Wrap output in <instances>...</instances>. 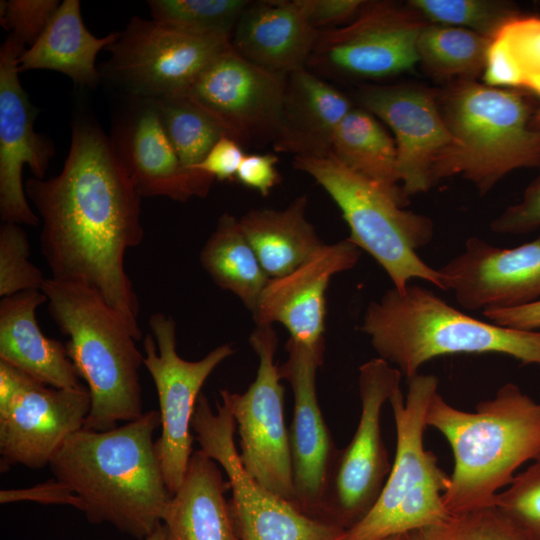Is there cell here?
<instances>
[{"instance_id": "1", "label": "cell", "mask_w": 540, "mask_h": 540, "mask_svg": "<svg viewBox=\"0 0 540 540\" xmlns=\"http://www.w3.org/2000/svg\"><path fill=\"white\" fill-rule=\"evenodd\" d=\"M24 187L42 222L40 247L50 278L94 290L140 340L139 302L125 254L144 237L141 196L111 138L98 125L76 120L61 172L30 178Z\"/></svg>"}, {"instance_id": "2", "label": "cell", "mask_w": 540, "mask_h": 540, "mask_svg": "<svg viewBox=\"0 0 540 540\" xmlns=\"http://www.w3.org/2000/svg\"><path fill=\"white\" fill-rule=\"evenodd\" d=\"M160 425L159 411L150 410L108 431L82 428L55 453L51 472L80 499L90 523L140 540L162 523L172 494L153 439Z\"/></svg>"}, {"instance_id": "3", "label": "cell", "mask_w": 540, "mask_h": 540, "mask_svg": "<svg viewBox=\"0 0 540 540\" xmlns=\"http://www.w3.org/2000/svg\"><path fill=\"white\" fill-rule=\"evenodd\" d=\"M426 424L448 441L454 466L443 503L449 514L494 507L498 491L516 470L540 458V403L513 384L501 386L474 412L460 410L436 392Z\"/></svg>"}, {"instance_id": "4", "label": "cell", "mask_w": 540, "mask_h": 540, "mask_svg": "<svg viewBox=\"0 0 540 540\" xmlns=\"http://www.w3.org/2000/svg\"><path fill=\"white\" fill-rule=\"evenodd\" d=\"M360 330L379 358L395 364L407 379L426 362L452 354L496 353L522 365L540 366V330L524 331L475 319L431 290L408 285L387 290L371 302Z\"/></svg>"}, {"instance_id": "5", "label": "cell", "mask_w": 540, "mask_h": 540, "mask_svg": "<svg viewBox=\"0 0 540 540\" xmlns=\"http://www.w3.org/2000/svg\"><path fill=\"white\" fill-rule=\"evenodd\" d=\"M41 291L52 320L68 337V356L88 386L91 407L83 428L108 431L139 418L144 355L127 322L85 285L46 278Z\"/></svg>"}, {"instance_id": "6", "label": "cell", "mask_w": 540, "mask_h": 540, "mask_svg": "<svg viewBox=\"0 0 540 540\" xmlns=\"http://www.w3.org/2000/svg\"><path fill=\"white\" fill-rule=\"evenodd\" d=\"M436 95L454 143L436 157L432 185L461 175L484 195L513 170L540 166V129L521 93L455 80Z\"/></svg>"}, {"instance_id": "7", "label": "cell", "mask_w": 540, "mask_h": 540, "mask_svg": "<svg viewBox=\"0 0 540 540\" xmlns=\"http://www.w3.org/2000/svg\"><path fill=\"white\" fill-rule=\"evenodd\" d=\"M438 389L434 375L408 379L404 398L400 387L389 398L396 427V451L376 503L342 540H383L406 534L447 518L443 494L449 475L423 443L426 413Z\"/></svg>"}, {"instance_id": "8", "label": "cell", "mask_w": 540, "mask_h": 540, "mask_svg": "<svg viewBox=\"0 0 540 540\" xmlns=\"http://www.w3.org/2000/svg\"><path fill=\"white\" fill-rule=\"evenodd\" d=\"M293 167L310 175L339 207L349 229L347 238L369 253L386 271L398 291L412 279H421L444 290L437 269L426 264L416 250L433 238L430 218L403 210L374 183L327 157H294Z\"/></svg>"}, {"instance_id": "9", "label": "cell", "mask_w": 540, "mask_h": 540, "mask_svg": "<svg viewBox=\"0 0 540 540\" xmlns=\"http://www.w3.org/2000/svg\"><path fill=\"white\" fill-rule=\"evenodd\" d=\"M191 427L200 450L227 475L240 540H342L345 529L306 515L245 470L235 446V420L225 404L217 402L214 413L207 397L200 394Z\"/></svg>"}, {"instance_id": "10", "label": "cell", "mask_w": 540, "mask_h": 540, "mask_svg": "<svg viewBox=\"0 0 540 540\" xmlns=\"http://www.w3.org/2000/svg\"><path fill=\"white\" fill-rule=\"evenodd\" d=\"M401 374L379 357L360 366V419L349 444L337 452L323 496L322 521L347 530L380 496L391 469L381 434V412L400 387Z\"/></svg>"}, {"instance_id": "11", "label": "cell", "mask_w": 540, "mask_h": 540, "mask_svg": "<svg viewBox=\"0 0 540 540\" xmlns=\"http://www.w3.org/2000/svg\"><path fill=\"white\" fill-rule=\"evenodd\" d=\"M249 343L258 357L255 380L244 393L220 390L239 435L241 463L261 485L294 504L289 431L284 420V387L275 363L273 325H256Z\"/></svg>"}, {"instance_id": "12", "label": "cell", "mask_w": 540, "mask_h": 540, "mask_svg": "<svg viewBox=\"0 0 540 540\" xmlns=\"http://www.w3.org/2000/svg\"><path fill=\"white\" fill-rule=\"evenodd\" d=\"M151 333L143 340V364L155 384L161 422V435L155 449L169 492L182 485L192 456V416L200 390L214 369L234 353L222 344L198 361L181 358L176 350V324L173 318L157 312L149 318Z\"/></svg>"}, {"instance_id": "13", "label": "cell", "mask_w": 540, "mask_h": 540, "mask_svg": "<svg viewBox=\"0 0 540 540\" xmlns=\"http://www.w3.org/2000/svg\"><path fill=\"white\" fill-rule=\"evenodd\" d=\"M88 388L45 385L0 361V467L32 469L50 464L66 439L84 426Z\"/></svg>"}, {"instance_id": "14", "label": "cell", "mask_w": 540, "mask_h": 540, "mask_svg": "<svg viewBox=\"0 0 540 540\" xmlns=\"http://www.w3.org/2000/svg\"><path fill=\"white\" fill-rule=\"evenodd\" d=\"M231 40L195 35L154 19L132 17L106 49L104 72L141 99L180 96Z\"/></svg>"}, {"instance_id": "15", "label": "cell", "mask_w": 540, "mask_h": 540, "mask_svg": "<svg viewBox=\"0 0 540 540\" xmlns=\"http://www.w3.org/2000/svg\"><path fill=\"white\" fill-rule=\"evenodd\" d=\"M426 23L407 5L365 1L351 22L320 31L307 66L367 79L400 74L419 62L417 41Z\"/></svg>"}, {"instance_id": "16", "label": "cell", "mask_w": 540, "mask_h": 540, "mask_svg": "<svg viewBox=\"0 0 540 540\" xmlns=\"http://www.w3.org/2000/svg\"><path fill=\"white\" fill-rule=\"evenodd\" d=\"M286 78L247 61L231 45L180 96L242 146L272 143L280 123Z\"/></svg>"}, {"instance_id": "17", "label": "cell", "mask_w": 540, "mask_h": 540, "mask_svg": "<svg viewBox=\"0 0 540 540\" xmlns=\"http://www.w3.org/2000/svg\"><path fill=\"white\" fill-rule=\"evenodd\" d=\"M286 350L288 358L279 366V374L289 382L294 397L289 430L294 505L321 520L324 492L339 450L323 418L316 391L325 346L313 347L289 338Z\"/></svg>"}, {"instance_id": "18", "label": "cell", "mask_w": 540, "mask_h": 540, "mask_svg": "<svg viewBox=\"0 0 540 540\" xmlns=\"http://www.w3.org/2000/svg\"><path fill=\"white\" fill-rule=\"evenodd\" d=\"M25 50L11 34L0 49V216L2 222L36 226L40 218L28 203L22 170L28 165L35 178L44 179L54 146L35 132L37 109L19 81Z\"/></svg>"}, {"instance_id": "19", "label": "cell", "mask_w": 540, "mask_h": 540, "mask_svg": "<svg viewBox=\"0 0 540 540\" xmlns=\"http://www.w3.org/2000/svg\"><path fill=\"white\" fill-rule=\"evenodd\" d=\"M444 290L468 310L510 309L540 300V236L505 249L477 237L437 269Z\"/></svg>"}, {"instance_id": "20", "label": "cell", "mask_w": 540, "mask_h": 540, "mask_svg": "<svg viewBox=\"0 0 540 540\" xmlns=\"http://www.w3.org/2000/svg\"><path fill=\"white\" fill-rule=\"evenodd\" d=\"M358 101L393 131L397 171L405 194L409 197L430 189L436 157L454 143L436 93L406 85L366 86L359 91Z\"/></svg>"}, {"instance_id": "21", "label": "cell", "mask_w": 540, "mask_h": 540, "mask_svg": "<svg viewBox=\"0 0 540 540\" xmlns=\"http://www.w3.org/2000/svg\"><path fill=\"white\" fill-rule=\"evenodd\" d=\"M359 258V248L348 239L323 244L294 271L269 279L253 313L256 325L280 323L291 339L313 347L325 346L328 284L335 274L352 269Z\"/></svg>"}, {"instance_id": "22", "label": "cell", "mask_w": 540, "mask_h": 540, "mask_svg": "<svg viewBox=\"0 0 540 540\" xmlns=\"http://www.w3.org/2000/svg\"><path fill=\"white\" fill-rule=\"evenodd\" d=\"M142 100L111 138L135 189L141 197L162 196L177 201L205 197L215 179L182 166L155 104L150 99Z\"/></svg>"}, {"instance_id": "23", "label": "cell", "mask_w": 540, "mask_h": 540, "mask_svg": "<svg viewBox=\"0 0 540 540\" xmlns=\"http://www.w3.org/2000/svg\"><path fill=\"white\" fill-rule=\"evenodd\" d=\"M320 31L297 0L251 1L237 21L231 45L247 61L288 75L306 68Z\"/></svg>"}, {"instance_id": "24", "label": "cell", "mask_w": 540, "mask_h": 540, "mask_svg": "<svg viewBox=\"0 0 540 540\" xmlns=\"http://www.w3.org/2000/svg\"><path fill=\"white\" fill-rule=\"evenodd\" d=\"M338 89L306 68L287 75L275 152L322 158L332 154L336 131L352 109Z\"/></svg>"}, {"instance_id": "25", "label": "cell", "mask_w": 540, "mask_h": 540, "mask_svg": "<svg viewBox=\"0 0 540 540\" xmlns=\"http://www.w3.org/2000/svg\"><path fill=\"white\" fill-rule=\"evenodd\" d=\"M45 302L47 297L41 290L1 298L0 361L54 388H82L66 346L40 330L36 311Z\"/></svg>"}, {"instance_id": "26", "label": "cell", "mask_w": 540, "mask_h": 540, "mask_svg": "<svg viewBox=\"0 0 540 540\" xmlns=\"http://www.w3.org/2000/svg\"><path fill=\"white\" fill-rule=\"evenodd\" d=\"M230 489L216 461L200 449L163 515L166 540H240L225 498Z\"/></svg>"}, {"instance_id": "27", "label": "cell", "mask_w": 540, "mask_h": 540, "mask_svg": "<svg viewBox=\"0 0 540 540\" xmlns=\"http://www.w3.org/2000/svg\"><path fill=\"white\" fill-rule=\"evenodd\" d=\"M120 33L98 38L84 25L78 0H64L49 24L19 58V72L47 69L61 72L74 83L94 87L100 79L96 56L113 44Z\"/></svg>"}, {"instance_id": "28", "label": "cell", "mask_w": 540, "mask_h": 540, "mask_svg": "<svg viewBox=\"0 0 540 540\" xmlns=\"http://www.w3.org/2000/svg\"><path fill=\"white\" fill-rule=\"evenodd\" d=\"M306 206L307 197L302 195L284 209H253L239 219L270 279L294 271L323 245L306 218Z\"/></svg>"}, {"instance_id": "29", "label": "cell", "mask_w": 540, "mask_h": 540, "mask_svg": "<svg viewBox=\"0 0 540 540\" xmlns=\"http://www.w3.org/2000/svg\"><path fill=\"white\" fill-rule=\"evenodd\" d=\"M332 155L385 191L401 207L409 203V197L398 184L395 141L370 112L353 107L347 113L336 131Z\"/></svg>"}, {"instance_id": "30", "label": "cell", "mask_w": 540, "mask_h": 540, "mask_svg": "<svg viewBox=\"0 0 540 540\" xmlns=\"http://www.w3.org/2000/svg\"><path fill=\"white\" fill-rule=\"evenodd\" d=\"M200 262L214 283L236 295L252 314L269 277L245 237L239 219L224 213L200 252Z\"/></svg>"}, {"instance_id": "31", "label": "cell", "mask_w": 540, "mask_h": 540, "mask_svg": "<svg viewBox=\"0 0 540 540\" xmlns=\"http://www.w3.org/2000/svg\"><path fill=\"white\" fill-rule=\"evenodd\" d=\"M483 80L540 98V17L519 14L498 30L488 46Z\"/></svg>"}, {"instance_id": "32", "label": "cell", "mask_w": 540, "mask_h": 540, "mask_svg": "<svg viewBox=\"0 0 540 540\" xmlns=\"http://www.w3.org/2000/svg\"><path fill=\"white\" fill-rule=\"evenodd\" d=\"M490 39L465 28L426 23L417 52L419 62L433 75L474 80L484 71Z\"/></svg>"}, {"instance_id": "33", "label": "cell", "mask_w": 540, "mask_h": 540, "mask_svg": "<svg viewBox=\"0 0 540 540\" xmlns=\"http://www.w3.org/2000/svg\"><path fill=\"white\" fill-rule=\"evenodd\" d=\"M185 169L195 170L225 131L184 96L150 99ZM228 137V136H227Z\"/></svg>"}, {"instance_id": "34", "label": "cell", "mask_w": 540, "mask_h": 540, "mask_svg": "<svg viewBox=\"0 0 540 540\" xmlns=\"http://www.w3.org/2000/svg\"><path fill=\"white\" fill-rule=\"evenodd\" d=\"M247 0H150L148 6L154 20L195 35L227 38Z\"/></svg>"}, {"instance_id": "35", "label": "cell", "mask_w": 540, "mask_h": 540, "mask_svg": "<svg viewBox=\"0 0 540 540\" xmlns=\"http://www.w3.org/2000/svg\"><path fill=\"white\" fill-rule=\"evenodd\" d=\"M406 5L426 22L465 28L490 40L520 14L514 3L499 0H410Z\"/></svg>"}, {"instance_id": "36", "label": "cell", "mask_w": 540, "mask_h": 540, "mask_svg": "<svg viewBox=\"0 0 540 540\" xmlns=\"http://www.w3.org/2000/svg\"><path fill=\"white\" fill-rule=\"evenodd\" d=\"M406 540H529L499 509L458 514L406 534Z\"/></svg>"}, {"instance_id": "37", "label": "cell", "mask_w": 540, "mask_h": 540, "mask_svg": "<svg viewBox=\"0 0 540 540\" xmlns=\"http://www.w3.org/2000/svg\"><path fill=\"white\" fill-rule=\"evenodd\" d=\"M30 244L24 230L16 223L0 226V296L41 290L46 278L29 260Z\"/></svg>"}, {"instance_id": "38", "label": "cell", "mask_w": 540, "mask_h": 540, "mask_svg": "<svg viewBox=\"0 0 540 540\" xmlns=\"http://www.w3.org/2000/svg\"><path fill=\"white\" fill-rule=\"evenodd\" d=\"M494 507L529 540H540V458L516 474L508 487L496 495Z\"/></svg>"}, {"instance_id": "39", "label": "cell", "mask_w": 540, "mask_h": 540, "mask_svg": "<svg viewBox=\"0 0 540 540\" xmlns=\"http://www.w3.org/2000/svg\"><path fill=\"white\" fill-rule=\"evenodd\" d=\"M59 6L57 0L1 1V24L24 45L31 46L43 33Z\"/></svg>"}, {"instance_id": "40", "label": "cell", "mask_w": 540, "mask_h": 540, "mask_svg": "<svg viewBox=\"0 0 540 540\" xmlns=\"http://www.w3.org/2000/svg\"><path fill=\"white\" fill-rule=\"evenodd\" d=\"M490 226L500 234H524L540 228V176L527 187L522 200L509 206Z\"/></svg>"}, {"instance_id": "41", "label": "cell", "mask_w": 540, "mask_h": 540, "mask_svg": "<svg viewBox=\"0 0 540 540\" xmlns=\"http://www.w3.org/2000/svg\"><path fill=\"white\" fill-rule=\"evenodd\" d=\"M309 23L319 30L351 22L364 5L363 0H297Z\"/></svg>"}, {"instance_id": "42", "label": "cell", "mask_w": 540, "mask_h": 540, "mask_svg": "<svg viewBox=\"0 0 540 540\" xmlns=\"http://www.w3.org/2000/svg\"><path fill=\"white\" fill-rule=\"evenodd\" d=\"M278 157L272 153L246 154L239 166L236 179L242 185L267 196L281 180L276 168Z\"/></svg>"}, {"instance_id": "43", "label": "cell", "mask_w": 540, "mask_h": 540, "mask_svg": "<svg viewBox=\"0 0 540 540\" xmlns=\"http://www.w3.org/2000/svg\"><path fill=\"white\" fill-rule=\"evenodd\" d=\"M246 154L234 139L222 137L208 152L195 170L204 172L219 181L236 179L239 166Z\"/></svg>"}, {"instance_id": "44", "label": "cell", "mask_w": 540, "mask_h": 540, "mask_svg": "<svg viewBox=\"0 0 540 540\" xmlns=\"http://www.w3.org/2000/svg\"><path fill=\"white\" fill-rule=\"evenodd\" d=\"M18 500L36 501L42 504H66L79 510L81 508L80 499L55 478L29 489L0 492L2 504Z\"/></svg>"}, {"instance_id": "45", "label": "cell", "mask_w": 540, "mask_h": 540, "mask_svg": "<svg viewBox=\"0 0 540 540\" xmlns=\"http://www.w3.org/2000/svg\"><path fill=\"white\" fill-rule=\"evenodd\" d=\"M483 315L501 327L536 331L540 329V300L517 308L484 310Z\"/></svg>"}, {"instance_id": "46", "label": "cell", "mask_w": 540, "mask_h": 540, "mask_svg": "<svg viewBox=\"0 0 540 540\" xmlns=\"http://www.w3.org/2000/svg\"><path fill=\"white\" fill-rule=\"evenodd\" d=\"M145 540H166L163 524L161 523L158 525L157 528Z\"/></svg>"}, {"instance_id": "47", "label": "cell", "mask_w": 540, "mask_h": 540, "mask_svg": "<svg viewBox=\"0 0 540 540\" xmlns=\"http://www.w3.org/2000/svg\"><path fill=\"white\" fill-rule=\"evenodd\" d=\"M533 127L540 129V106L535 111L533 120H532Z\"/></svg>"}, {"instance_id": "48", "label": "cell", "mask_w": 540, "mask_h": 540, "mask_svg": "<svg viewBox=\"0 0 540 540\" xmlns=\"http://www.w3.org/2000/svg\"><path fill=\"white\" fill-rule=\"evenodd\" d=\"M383 540H406V534H400V535L391 536V537L385 538Z\"/></svg>"}]
</instances>
